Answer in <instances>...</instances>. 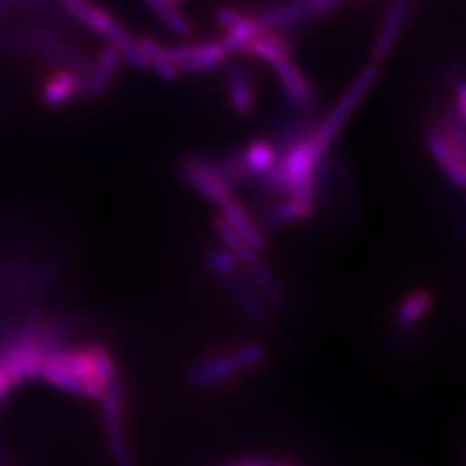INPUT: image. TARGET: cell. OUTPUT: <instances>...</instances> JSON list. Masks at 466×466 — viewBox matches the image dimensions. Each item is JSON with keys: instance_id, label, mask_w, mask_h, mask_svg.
Here are the masks:
<instances>
[{"instance_id": "obj_1", "label": "cell", "mask_w": 466, "mask_h": 466, "mask_svg": "<svg viewBox=\"0 0 466 466\" xmlns=\"http://www.w3.org/2000/svg\"><path fill=\"white\" fill-rule=\"evenodd\" d=\"M177 175L190 190L219 209L233 199V188L221 175L215 157L204 154L185 156L177 165Z\"/></svg>"}, {"instance_id": "obj_2", "label": "cell", "mask_w": 466, "mask_h": 466, "mask_svg": "<svg viewBox=\"0 0 466 466\" xmlns=\"http://www.w3.org/2000/svg\"><path fill=\"white\" fill-rule=\"evenodd\" d=\"M269 66L282 86L283 97L292 113L298 116L313 115L318 104L317 92L302 69L292 61V57L280 59Z\"/></svg>"}, {"instance_id": "obj_3", "label": "cell", "mask_w": 466, "mask_h": 466, "mask_svg": "<svg viewBox=\"0 0 466 466\" xmlns=\"http://www.w3.org/2000/svg\"><path fill=\"white\" fill-rule=\"evenodd\" d=\"M167 56L180 73L202 75L225 65L228 52L221 42H182L167 46Z\"/></svg>"}, {"instance_id": "obj_4", "label": "cell", "mask_w": 466, "mask_h": 466, "mask_svg": "<svg viewBox=\"0 0 466 466\" xmlns=\"http://www.w3.org/2000/svg\"><path fill=\"white\" fill-rule=\"evenodd\" d=\"M104 429L107 435V446L111 458L116 466H135L134 456L128 448L127 437L123 433L121 408H123V387L121 382L106 387V392L100 400Z\"/></svg>"}, {"instance_id": "obj_5", "label": "cell", "mask_w": 466, "mask_h": 466, "mask_svg": "<svg viewBox=\"0 0 466 466\" xmlns=\"http://www.w3.org/2000/svg\"><path fill=\"white\" fill-rule=\"evenodd\" d=\"M410 9H411V0H392L380 23L379 34L373 40L370 63L382 66L383 61L389 57L390 50L394 49L396 42L400 40Z\"/></svg>"}, {"instance_id": "obj_6", "label": "cell", "mask_w": 466, "mask_h": 466, "mask_svg": "<svg viewBox=\"0 0 466 466\" xmlns=\"http://www.w3.org/2000/svg\"><path fill=\"white\" fill-rule=\"evenodd\" d=\"M121 61L123 59H121L119 52L113 46L107 44L106 47H102L97 59L88 66V71L85 73L82 97H86V99L102 97L113 84Z\"/></svg>"}, {"instance_id": "obj_7", "label": "cell", "mask_w": 466, "mask_h": 466, "mask_svg": "<svg viewBox=\"0 0 466 466\" xmlns=\"http://www.w3.org/2000/svg\"><path fill=\"white\" fill-rule=\"evenodd\" d=\"M240 370L233 363L232 356L225 354H213L209 358H202L187 373V383L196 389L215 387L219 383L228 382Z\"/></svg>"}, {"instance_id": "obj_8", "label": "cell", "mask_w": 466, "mask_h": 466, "mask_svg": "<svg viewBox=\"0 0 466 466\" xmlns=\"http://www.w3.org/2000/svg\"><path fill=\"white\" fill-rule=\"evenodd\" d=\"M423 138H425V146L431 152L433 161L442 169V173L446 175V178L450 180L451 184L456 185L460 188H466V173L460 165L448 138L435 125L425 128Z\"/></svg>"}, {"instance_id": "obj_9", "label": "cell", "mask_w": 466, "mask_h": 466, "mask_svg": "<svg viewBox=\"0 0 466 466\" xmlns=\"http://www.w3.org/2000/svg\"><path fill=\"white\" fill-rule=\"evenodd\" d=\"M84 78L71 69H54L40 88V100L47 107H61L82 96Z\"/></svg>"}, {"instance_id": "obj_10", "label": "cell", "mask_w": 466, "mask_h": 466, "mask_svg": "<svg viewBox=\"0 0 466 466\" xmlns=\"http://www.w3.org/2000/svg\"><path fill=\"white\" fill-rule=\"evenodd\" d=\"M221 217L228 223L233 232L249 246L250 249L259 252L267 248V238L261 232V228L256 225L254 218L250 217L248 209L235 198L221 208Z\"/></svg>"}, {"instance_id": "obj_11", "label": "cell", "mask_w": 466, "mask_h": 466, "mask_svg": "<svg viewBox=\"0 0 466 466\" xmlns=\"http://www.w3.org/2000/svg\"><path fill=\"white\" fill-rule=\"evenodd\" d=\"M223 285L228 289L235 304L240 308V311L252 321H263L267 318L268 311L261 294L248 282L244 277H240L237 271L225 277Z\"/></svg>"}, {"instance_id": "obj_12", "label": "cell", "mask_w": 466, "mask_h": 466, "mask_svg": "<svg viewBox=\"0 0 466 466\" xmlns=\"http://www.w3.org/2000/svg\"><path fill=\"white\" fill-rule=\"evenodd\" d=\"M244 56H249L252 59H258L267 65H273L280 59L292 57V47L280 32L267 30L250 38L244 49Z\"/></svg>"}, {"instance_id": "obj_13", "label": "cell", "mask_w": 466, "mask_h": 466, "mask_svg": "<svg viewBox=\"0 0 466 466\" xmlns=\"http://www.w3.org/2000/svg\"><path fill=\"white\" fill-rule=\"evenodd\" d=\"M227 96L237 115H249L256 104V90L249 73L240 66L227 69Z\"/></svg>"}, {"instance_id": "obj_14", "label": "cell", "mask_w": 466, "mask_h": 466, "mask_svg": "<svg viewBox=\"0 0 466 466\" xmlns=\"http://www.w3.org/2000/svg\"><path fill=\"white\" fill-rule=\"evenodd\" d=\"M59 4L66 15L82 23L86 30L102 36L115 21L107 11L94 5L90 0H59Z\"/></svg>"}, {"instance_id": "obj_15", "label": "cell", "mask_w": 466, "mask_h": 466, "mask_svg": "<svg viewBox=\"0 0 466 466\" xmlns=\"http://www.w3.org/2000/svg\"><path fill=\"white\" fill-rule=\"evenodd\" d=\"M432 304L433 296L425 289H418L415 292L408 294L404 299L400 300L394 313L396 327L400 330H408L415 327L431 311Z\"/></svg>"}, {"instance_id": "obj_16", "label": "cell", "mask_w": 466, "mask_h": 466, "mask_svg": "<svg viewBox=\"0 0 466 466\" xmlns=\"http://www.w3.org/2000/svg\"><path fill=\"white\" fill-rule=\"evenodd\" d=\"M240 156L250 178H261L275 167L279 152L269 140H254L246 149L240 150Z\"/></svg>"}, {"instance_id": "obj_17", "label": "cell", "mask_w": 466, "mask_h": 466, "mask_svg": "<svg viewBox=\"0 0 466 466\" xmlns=\"http://www.w3.org/2000/svg\"><path fill=\"white\" fill-rule=\"evenodd\" d=\"M104 36L109 40V46H113L119 52L123 61H127L128 65H132L138 71L149 69L144 56H142V50L138 47V40L128 34L127 28H123L116 19L109 25Z\"/></svg>"}, {"instance_id": "obj_18", "label": "cell", "mask_w": 466, "mask_h": 466, "mask_svg": "<svg viewBox=\"0 0 466 466\" xmlns=\"http://www.w3.org/2000/svg\"><path fill=\"white\" fill-rule=\"evenodd\" d=\"M138 47L142 50V56L147 63L149 69H154L157 76H161L165 82H175L180 75V71L173 65V61L167 56V50L165 46H161L156 38L152 36H140Z\"/></svg>"}, {"instance_id": "obj_19", "label": "cell", "mask_w": 466, "mask_h": 466, "mask_svg": "<svg viewBox=\"0 0 466 466\" xmlns=\"http://www.w3.org/2000/svg\"><path fill=\"white\" fill-rule=\"evenodd\" d=\"M38 380L50 383L67 394L84 398V383L80 382L69 370H67L59 360L54 356H46L40 371H38Z\"/></svg>"}, {"instance_id": "obj_20", "label": "cell", "mask_w": 466, "mask_h": 466, "mask_svg": "<svg viewBox=\"0 0 466 466\" xmlns=\"http://www.w3.org/2000/svg\"><path fill=\"white\" fill-rule=\"evenodd\" d=\"M213 227H215V230H217L218 235H219V238L223 240L225 248L228 250H232L233 254L237 256V259H238L240 265H244L249 271L252 268L261 265V259L258 258V252L254 249H250L249 246H248L237 233L233 232L232 228L228 227V223L223 219L221 215L215 218Z\"/></svg>"}, {"instance_id": "obj_21", "label": "cell", "mask_w": 466, "mask_h": 466, "mask_svg": "<svg viewBox=\"0 0 466 466\" xmlns=\"http://www.w3.org/2000/svg\"><path fill=\"white\" fill-rule=\"evenodd\" d=\"M144 2L167 25V30H171L173 34L185 36V35L192 32V26H190L188 19L180 13V7L173 5L167 0H144Z\"/></svg>"}, {"instance_id": "obj_22", "label": "cell", "mask_w": 466, "mask_h": 466, "mask_svg": "<svg viewBox=\"0 0 466 466\" xmlns=\"http://www.w3.org/2000/svg\"><path fill=\"white\" fill-rule=\"evenodd\" d=\"M252 280L256 283V287L259 289V292L271 300L275 306L279 308H287L289 306V299L283 292L282 285L275 279V275L268 269L263 263L258 265L256 268L250 269Z\"/></svg>"}, {"instance_id": "obj_23", "label": "cell", "mask_w": 466, "mask_h": 466, "mask_svg": "<svg viewBox=\"0 0 466 466\" xmlns=\"http://www.w3.org/2000/svg\"><path fill=\"white\" fill-rule=\"evenodd\" d=\"M238 259L237 256L233 254L232 250L223 248V249H213L209 250L206 256H204V268L215 275L219 280H223L225 277L232 275L237 271L238 268Z\"/></svg>"}, {"instance_id": "obj_24", "label": "cell", "mask_w": 466, "mask_h": 466, "mask_svg": "<svg viewBox=\"0 0 466 466\" xmlns=\"http://www.w3.org/2000/svg\"><path fill=\"white\" fill-rule=\"evenodd\" d=\"M85 350H86V354L90 356L94 367L97 370L100 382L104 383L106 387L119 382L115 361H113L111 354L106 350V348H102L99 344H90V346L85 348Z\"/></svg>"}, {"instance_id": "obj_25", "label": "cell", "mask_w": 466, "mask_h": 466, "mask_svg": "<svg viewBox=\"0 0 466 466\" xmlns=\"http://www.w3.org/2000/svg\"><path fill=\"white\" fill-rule=\"evenodd\" d=\"M228 354L232 356L233 363L242 371L259 367L265 361V356H267L265 350L261 346H258V344L238 346V348L230 350Z\"/></svg>"}, {"instance_id": "obj_26", "label": "cell", "mask_w": 466, "mask_h": 466, "mask_svg": "<svg viewBox=\"0 0 466 466\" xmlns=\"http://www.w3.org/2000/svg\"><path fill=\"white\" fill-rule=\"evenodd\" d=\"M452 115L466 123V80H458L454 85V111Z\"/></svg>"}, {"instance_id": "obj_27", "label": "cell", "mask_w": 466, "mask_h": 466, "mask_svg": "<svg viewBox=\"0 0 466 466\" xmlns=\"http://www.w3.org/2000/svg\"><path fill=\"white\" fill-rule=\"evenodd\" d=\"M273 461L268 458H244V460H237L225 466H271Z\"/></svg>"}, {"instance_id": "obj_28", "label": "cell", "mask_w": 466, "mask_h": 466, "mask_svg": "<svg viewBox=\"0 0 466 466\" xmlns=\"http://www.w3.org/2000/svg\"><path fill=\"white\" fill-rule=\"evenodd\" d=\"M9 390H11V389H9L7 380H5V377H4V373H2V370H0V402L5 398V394H7Z\"/></svg>"}, {"instance_id": "obj_29", "label": "cell", "mask_w": 466, "mask_h": 466, "mask_svg": "<svg viewBox=\"0 0 466 466\" xmlns=\"http://www.w3.org/2000/svg\"><path fill=\"white\" fill-rule=\"evenodd\" d=\"M7 13H9V11L0 4V19H4V17L7 16Z\"/></svg>"}, {"instance_id": "obj_30", "label": "cell", "mask_w": 466, "mask_h": 466, "mask_svg": "<svg viewBox=\"0 0 466 466\" xmlns=\"http://www.w3.org/2000/svg\"><path fill=\"white\" fill-rule=\"evenodd\" d=\"M167 2H171L173 5H177V7H180L182 4H184V0H167Z\"/></svg>"}, {"instance_id": "obj_31", "label": "cell", "mask_w": 466, "mask_h": 466, "mask_svg": "<svg viewBox=\"0 0 466 466\" xmlns=\"http://www.w3.org/2000/svg\"><path fill=\"white\" fill-rule=\"evenodd\" d=\"M271 466H294V465H275V463H273V465Z\"/></svg>"}]
</instances>
